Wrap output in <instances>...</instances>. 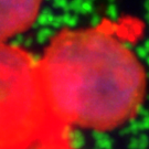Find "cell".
Returning a JSON list of instances; mask_svg holds the SVG:
<instances>
[{
    "instance_id": "1",
    "label": "cell",
    "mask_w": 149,
    "mask_h": 149,
    "mask_svg": "<svg viewBox=\"0 0 149 149\" xmlns=\"http://www.w3.org/2000/svg\"><path fill=\"white\" fill-rule=\"evenodd\" d=\"M39 70L51 112L65 128L115 129L137 114L146 94L143 64L111 28L59 32Z\"/></svg>"
},
{
    "instance_id": "2",
    "label": "cell",
    "mask_w": 149,
    "mask_h": 149,
    "mask_svg": "<svg viewBox=\"0 0 149 149\" xmlns=\"http://www.w3.org/2000/svg\"><path fill=\"white\" fill-rule=\"evenodd\" d=\"M65 127L47 100L39 61L19 47L0 44V149H30Z\"/></svg>"
},
{
    "instance_id": "3",
    "label": "cell",
    "mask_w": 149,
    "mask_h": 149,
    "mask_svg": "<svg viewBox=\"0 0 149 149\" xmlns=\"http://www.w3.org/2000/svg\"><path fill=\"white\" fill-rule=\"evenodd\" d=\"M40 7L39 1H0V44L31 27Z\"/></svg>"
},
{
    "instance_id": "4",
    "label": "cell",
    "mask_w": 149,
    "mask_h": 149,
    "mask_svg": "<svg viewBox=\"0 0 149 149\" xmlns=\"http://www.w3.org/2000/svg\"><path fill=\"white\" fill-rule=\"evenodd\" d=\"M30 149H73L65 137V132H60L39 140Z\"/></svg>"
}]
</instances>
